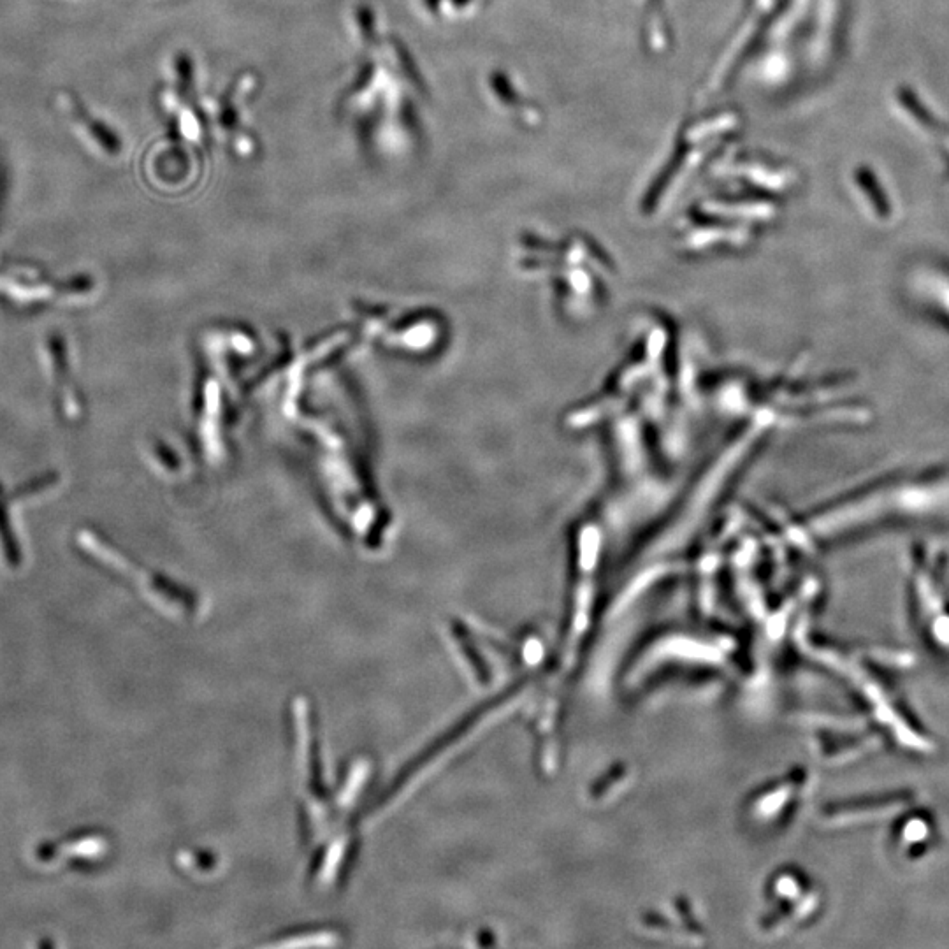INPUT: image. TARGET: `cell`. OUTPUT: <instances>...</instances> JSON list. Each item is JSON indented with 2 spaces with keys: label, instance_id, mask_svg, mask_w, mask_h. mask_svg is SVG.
Here are the masks:
<instances>
[{
  "label": "cell",
  "instance_id": "1",
  "mask_svg": "<svg viewBox=\"0 0 949 949\" xmlns=\"http://www.w3.org/2000/svg\"><path fill=\"white\" fill-rule=\"evenodd\" d=\"M913 285L923 305L949 326V268L937 266L921 269Z\"/></svg>",
  "mask_w": 949,
  "mask_h": 949
},
{
  "label": "cell",
  "instance_id": "2",
  "mask_svg": "<svg viewBox=\"0 0 949 949\" xmlns=\"http://www.w3.org/2000/svg\"><path fill=\"white\" fill-rule=\"evenodd\" d=\"M58 99H60L62 108L66 109L67 115L73 116L74 122L80 125L83 131H87L90 139H94L95 143L101 146L102 152L109 155V157H116L118 153L122 152V141L116 138L115 132L111 131L108 125L102 124L97 118L90 115L87 109L81 108L80 102L76 101L73 95L60 94Z\"/></svg>",
  "mask_w": 949,
  "mask_h": 949
},
{
  "label": "cell",
  "instance_id": "3",
  "mask_svg": "<svg viewBox=\"0 0 949 949\" xmlns=\"http://www.w3.org/2000/svg\"><path fill=\"white\" fill-rule=\"evenodd\" d=\"M108 844L99 837V835H87L83 839H73V841L62 842L55 846H44L37 849V862L44 865H51L55 862H64V860H76V858H97V856L106 853Z\"/></svg>",
  "mask_w": 949,
  "mask_h": 949
}]
</instances>
